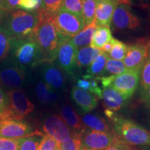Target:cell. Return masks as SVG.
Instances as JSON below:
<instances>
[{
    "label": "cell",
    "mask_w": 150,
    "mask_h": 150,
    "mask_svg": "<svg viewBox=\"0 0 150 150\" xmlns=\"http://www.w3.org/2000/svg\"><path fill=\"white\" fill-rule=\"evenodd\" d=\"M39 21L30 38L38 45L44 56L45 63L56 60L59 46L70 38L60 34L53 20V16L38 9Z\"/></svg>",
    "instance_id": "cell-1"
},
{
    "label": "cell",
    "mask_w": 150,
    "mask_h": 150,
    "mask_svg": "<svg viewBox=\"0 0 150 150\" xmlns=\"http://www.w3.org/2000/svg\"><path fill=\"white\" fill-rule=\"evenodd\" d=\"M0 30L15 40L29 38L39 21L38 11L27 12L23 10L8 13L0 20Z\"/></svg>",
    "instance_id": "cell-2"
},
{
    "label": "cell",
    "mask_w": 150,
    "mask_h": 150,
    "mask_svg": "<svg viewBox=\"0 0 150 150\" xmlns=\"http://www.w3.org/2000/svg\"><path fill=\"white\" fill-rule=\"evenodd\" d=\"M118 138L134 147L150 148V131L131 120L115 114L110 120Z\"/></svg>",
    "instance_id": "cell-3"
},
{
    "label": "cell",
    "mask_w": 150,
    "mask_h": 150,
    "mask_svg": "<svg viewBox=\"0 0 150 150\" xmlns=\"http://www.w3.org/2000/svg\"><path fill=\"white\" fill-rule=\"evenodd\" d=\"M11 54V57L25 70L45 63L40 49L30 38L22 40L13 39Z\"/></svg>",
    "instance_id": "cell-4"
},
{
    "label": "cell",
    "mask_w": 150,
    "mask_h": 150,
    "mask_svg": "<svg viewBox=\"0 0 150 150\" xmlns=\"http://www.w3.org/2000/svg\"><path fill=\"white\" fill-rule=\"evenodd\" d=\"M150 52V38L145 37L137 39L128 47L124 64L127 71L140 72Z\"/></svg>",
    "instance_id": "cell-5"
},
{
    "label": "cell",
    "mask_w": 150,
    "mask_h": 150,
    "mask_svg": "<svg viewBox=\"0 0 150 150\" xmlns=\"http://www.w3.org/2000/svg\"><path fill=\"white\" fill-rule=\"evenodd\" d=\"M53 20L60 34L70 39L85 27L83 18L69 12L63 7L54 15Z\"/></svg>",
    "instance_id": "cell-6"
},
{
    "label": "cell",
    "mask_w": 150,
    "mask_h": 150,
    "mask_svg": "<svg viewBox=\"0 0 150 150\" xmlns=\"http://www.w3.org/2000/svg\"><path fill=\"white\" fill-rule=\"evenodd\" d=\"M25 70L12 58L8 57L0 64V83L11 90L20 88L25 81Z\"/></svg>",
    "instance_id": "cell-7"
},
{
    "label": "cell",
    "mask_w": 150,
    "mask_h": 150,
    "mask_svg": "<svg viewBox=\"0 0 150 150\" xmlns=\"http://www.w3.org/2000/svg\"><path fill=\"white\" fill-rule=\"evenodd\" d=\"M6 94L8 100L9 119L23 120L26 116L33 111L34 104L22 90H11Z\"/></svg>",
    "instance_id": "cell-8"
},
{
    "label": "cell",
    "mask_w": 150,
    "mask_h": 150,
    "mask_svg": "<svg viewBox=\"0 0 150 150\" xmlns=\"http://www.w3.org/2000/svg\"><path fill=\"white\" fill-rule=\"evenodd\" d=\"M117 138L114 131L105 133L86 129L81 138L82 150H106Z\"/></svg>",
    "instance_id": "cell-9"
},
{
    "label": "cell",
    "mask_w": 150,
    "mask_h": 150,
    "mask_svg": "<svg viewBox=\"0 0 150 150\" xmlns=\"http://www.w3.org/2000/svg\"><path fill=\"white\" fill-rule=\"evenodd\" d=\"M42 129L46 135L59 144L67 141L73 133L61 116L56 114H52L45 118Z\"/></svg>",
    "instance_id": "cell-10"
},
{
    "label": "cell",
    "mask_w": 150,
    "mask_h": 150,
    "mask_svg": "<svg viewBox=\"0 0 150 150\" xmlns=\"http://www.w3.org/2000/svg\"><path fill=\"white\" fill-rule=\"evenodd\" d=\"M76 52L77 48L70 39L62 43L56 54L57 65L71 76H73L76 67Z\"/></svg>",
    "instance_id": "cell-11"
},
{
    "label": "cell",
    "mask_w": 150,
    "mask_h": 150,
    "mask_svg": "<svg viewBox=\"0 0 150 150\" xmlns=\"http://www.w3.org/2000/svg\"><path fill=\"white\" fill-rule=\"evenodd\" d=\"M34 132L26 122L16 119L0 120V138L18 140Z\"/></svg>",
    "instance_id": "cell-12"
},
{
    "label": "cell",
    "mask_w": 150,
    "mask_h": 150,
    "mask_svg": "<svg viewBox=\"0 0 150 150\" xmlns=\"http://www.w3.org/2000/svg\"><path fill=\"white\" fill-rule=\"evenodd\" d=\"M112 27L114 30L134 29L140 26V20L133 13L129 4H119L112 18Z\"/></svg>",
    "instance_id": "cell-13"
},
{
    "label": "cell",
    "mask_w": 150,
    "mask_h": 150,
    "mask_svg": "<svg viewBox=\"0 0 150 150\" xmlns=\"http://www.w3.org/2000/svg\"><path fill=\"white\" fill-rule=\"evenodd\" d=\"M139 82L140 72L126 71L114 76L110 87L129 99L138 88Z\"/></svg>",
    "instance_id": "cell-14"
},
{
    "label": "cell",
    "mask_w": 150,
    "mask_h": 150,
    "mask_svg": "<svg viewBox=\"0 0 150 150\" xmlns=\"http://www.w3.org/2000/svg\"><path fill=\"white\" fill-rule=\"evenodd\" d=\"M42 76L45 83L53 90H59L63 88L66 82V78L61 70L54 62L42 64Z\"/></svg>",
    "instance_id": "cell-15"
},
{
    "label": "cell",
    "mask_w": 150,
    "mask_h": 150,
    "mask_svg": "<svg viewBox=\"0 0 150 150\" xmlns=\"http://www.w3.org/2000/svg\"><path fill=\"white\" fill-rule=\"evenodd\" d=\"M96 10L95 20L97 26L110 27L117 6L119 4L118 0H96Z\"/></svg>",
    "instance_id": "cell-16"
},
{
    "label": "cell",
    "mask_w": 150,
    "mask_h": 150,
    "mask_svg": "<svg viewBox=\"0 0 150 150\" xmlns=\"http://www.w3.org/2000/svg\"><path fill=\"white\" fill-rule=\"evenodd\" d=\"M71 97L82 112L87 113L92 111L97 106L98 102L96 97L89 92L73 87L71 91Z\"/></svg>",
    "instance_id": "cell-17"
},
{
    "label": "cell",
    "mask_w": 150,
    "mask_h": 150,
    "mask_svg": "<svg viewBox=\"0 0 150 150\" xmlns=\"http://www.w3.org/2000/svg\"><path fill=\"white\" fill-rule=\"evenodd\" d=\"M106 109L115 112L122 108L126 104L128 98L112 87L105 88L102 90V97Z\"/></svg>",
    "instance_id": "cell-18"
},
{
    "label": "cell",
    "mask_w": 150,
    "mask_h": 150,
    "mask_svg": "<svg viewBox=\"0 0 150 150\" xmlns=\"http://www.w3.org/2000/svg\"><path fill=\"white\" fill-rule=\"evenodd\" d=\"M61 117L74 134L82 136L86 129L82 120L69 104H64L61 108Z\"/></svg>",
    "instance_id": "cell-19"
},
{
    "label": "cell",
    "mask_w": 150,
    "mask_h": 150,
    "mask_svg": "<svg viewBox=\"0 0 150 150\" xmlns=\"http://www.w3.org/2000/svg\"><path fill=\"white\" fill-rule=\"evenodd\" d=\"M83 125L91 130L105 133H112L113 130L110 128L106 120L102 117L94 114H86L82 117Z\"/></svg>",
    "instance_id": "cell-20"
},
{
    "label": "cell",
    "mask_w": 150,
    "mask_h": 150,
    "mask_svg": "<svg viewBox=\"0 0 150 150\" xmlns=\"http://www.w3.org/2000/svg\"><path fill=\"white\" fill-rule=\"evenodd\" d=\"M108 57V54L102 52L97 56V58L91 63L86 70V74L82 77L85 79L92 78H97L102 76L104 72L105 65Z\"/></svg>",
    "instance_id": "cell-21"
},
{
    "label": "cell",
    "mask_w": 150,
    "mask_h": 150,
    "mask_svg": "<svg viewBox=\"0 0 150 150\" xmlns=\"http://www.w3.org/2000/svg\"><path fill=\"white\" fill-rule=\"evenodd\" d=\"M97 27V25L96 22L94 20L92 23L88 26H86L83 30H81L79 33L74 35L73 38H71L72 42L74 43L76 48L85 47H88L89 45H91L94 32H95Z\"/></svg>",
    "instance_id": "cell-22"
},
{
    "label": "cell",
    "mask_w": 150,
    "mask_h": 150,
    "mask_svg": "<svg viewBox=\"0 0 150 150\" xmlns=\"http://www.w3.org/2000/svg\"><path fill=\"white\" fill-rule=\"evenodd\" d=\"M101 52V50L91 46L80 48L76 52V67H88Z\"/></svg>",
    "instance_id": "cell-23"
},
{
    "label": "cell",
    "mask_w": 150,
    "mask_h": 150,
    "mask_svg": "<svg viewBox=\"0 0 150 150\" xmlns=\"http://www.w3.org/2000/svg\"><path fill=\"white\" fill-rule=\"evenodd\" d=\"M111 31L109 27L97 26L91 43V47L101 50L105 44L110 42L112 39Z\"/></svg>",
    "instance_id": "cell-24"
},
{
    "label": "cell",
    "mask_w": 150,
    "mask_h": 150,
    "mask_svg": "<svg viewBox=\"0 0 150 150\" xmlns=\"http://www.w3.org/2000/svg\"><path fill=\"white\" fill-rule=\"evenodd\" d=\"M35 95L42 104H48L55 102L58 99L57 94L45 83L40 82L35 88Z\"/></svg>",
    "instance_id": "cell-25"
},
{
    "label": "cell",
    "mask_w": 150,
    "mask_h": 150,
    "mask_svg": "<svg viewBox=\"0 0 150 150\" xmlns=\"http://www.w3.org/2000/svg\"><path fill=\"white\" fill-rule=\"evenodd\" d=\"M40 131H34L32 134L18 139L19 150H38L43 136Z\"/></svg>",
    "instance_id": "cell-26"
},
{
    "label": "cell",
    "mask_w": 150,
    "mask_h": 150,
    "mask_svg": "<svg viewBox=\"0 0 150 150\" xmlns=\"http://www.w3.org/2000/svg\"><path fill=\"white\" fill-rule=\"evenodd\" d=\"M127 69L122 61H117L110 59L108 56L106 61V65L102 76H108V75H119L126 72Z\"/></svg>",
    "instance_id": "cell-27"
},
{
    "label": "cell",
    "mask_w": 150,
    "mask_h": 150,
    "mask_svg": "<svg viewBox=\"0 0 150 150\" xmlns=\"http://www.w3.org/2000/svg\"><path fill=\"white\" fill-rule=\"evenodd\" d=\"M81 2L82 17L86 27L94 21L97 1L96 0H81Z\"/></svg>",
    "instance_id": "cell-28"
},
{
    "label": "cell",
    "mask_w": 150,
    "mask_h": 150,
    "mask_svg": "<svg viewBox=\"0 0 150 150\" xmlns=\"http://www.w3.org/2000/svg\"><path fill=\"white\" fill-rule=\"evenodd\" d=\"M112 50L108 53L109 54H108V55L110 59L122 61L126 57L129 47L122 41L118 40L117 39L113 38H112Z\"/></svg>",
    "instance_id": "cell-29"
},
{
    "label": "cell",
    "mask_w": 150,
    "mask_h": 150,
    "mask_svg": "<svg viewBox=\"0 0 150 150\" xmlns=\"http://www.w3.org/2000/svg\"><path fill=\"white\" fill-rule=\"evenodd\" d=\"M13 39L0 30V62L6 59L10 55Z\"/></svg>",
    "instance_id": "cell-30"
},
{
    "label": "cell",
    "mask_w": 150,
    "mask_h": 150,
    "mask_svg": "<svg viewBox=\"0 0 150 150\" xmlns=\"http://www.w3.org/2000/svg\"><path fill=\"white\" fill-rule=\"evenodd\" d=\"M81 136L72 133L67 141L59 144V150H82Z\"/></svg>",
    "instance_id": "cell-31"
},
{
    "label": "cell",
    "mask_w": 150,
    "mask_h": 150,
    "mask_svg": "<svg viewBox=\"0 0 150 150\" xmlns=\"http://www.w3.org/2000/svg\"><path fill=\"white\" fill-rule=\"evenodd\" d=\"M63 2V0H42V6L39 9L49 15L54 16L62 6Z\"/></svg>",
    "instance_id": "cell-32"
},
{
    "label": "cell",
    "mask_w": 150,
    "mask_h": 150,
    "mask_svg": "<svg viewBox=\"0 0 150 150\" xmlns=\"http://www.w3.org/2000/svg\"><path fill=\"white\" fill-rule=\"evenodd\" d=\"M140 82L141 91H144L150 87V56L141 69Z\"/></svg>",
    "instance_id": "cell-33"
},
{
    "label": "cell",
    "mask_w": 150,
    "mask_h": 150,
    "mask_svg": "<svg viewBox=\"0 0 150 150\" xmlns=\"http://www.w3.org/2000/svg\"><path fill=\"white\" fill-rule=\"evenodd\" d=\"M61 7L76 16L83 18L81 0H63Z\"/></svg>",
    "instance_id": "cell-34"
},
{
    "label": "cell",
    "mask_w": 150,
    "mask_h": 150,
    "mask_svg": "<svg viewBox=\"0 0 150 150\" xmlns=\"http://www.w3.org/2000/svg\"><path fill=\"white\" fill-rule=\"evenodd\" d=\"M8 100L7 94L0 88V120L9 119Z\"/></svg>",
    "instance_id": "cell-35"
},
{
    "label": "cell",
    "mask_w": 150,
    "mask_h": 150,
    "mask_svg": "<svg viewBox=\"0 0 150 150\" xmlns=\"http://www.w3.org/2000/svg\"><path fill=\"white\" fill-rule=\"evenodd\" d=\"M38 150H59V143L47 135H45Z\"/></svg>",
    "instance_id": "cell-36"
},
{
    "label": "cell",
    "mask_w": 150,
    "mask_h": 150,
    "mask_svg": "<svg viewBox=\"0 0 150 150\" xmlns=\"http://www.w3.org/2000/svg\"><path fill=\"white\" fill-rule=\"evenodd\" d=\"M40 8V6L37 0H20L18 6V9H22L27 12H33Z\"/></svg>",
    "instance_id": "cell-37"
},
{
    "label": "cell",
    "mask_w": 150,
    "mask_h": 150,
    "mask_svg": "<svg viewBox=\"0 0 150 150\" xmlns=\"http://www.w3.org/2000/svg\"><path fill=\"white\" fill-rule=\"evenodd\" d=\"M0 150H19L18 140L0 138Z\"/></svg>",
    "instance_id": "cell-38"
},
{
    "label": "cell",
    "mask_w": 150,
    "mask_h": 150,
    "mask_svg": "<svg viewBox=\"0 0 150 150\" xmlns=\"http://www.w3.org/2000/svg\"><path fill=\"white\" fill-rule=\"evenodd\" d=\"M106 150H138L136 147L129 145L122 140L117 137V140L112 144V145Z\"/></svg>",
    "instance_id": "cell-39"
},
{
    "label": "cell",
    "mask_w": 150,
    "mask_h": 150,
    "mask_svg": "<svg viewBox=\"0 0 150 150\" xmlns=\"http://www.w3.org/2000/svg\"><path fill=\"white\" fill-rule=\"evenodd\" d=\"M76 87L79 88L84 90V91L89 92L91 91V84L90 79H79L76 81Z\"/></svg>",
    "instance_id": "cell-40"
},
{
    "label": "cell",
    "mask_w": 150,
    "mask_h": 150,
    "mask_svg": "<svg viewBox=\"0 0 150 150\" xmlns=\"http://www.w3.org/2000/svg\"><path fill=\"white\" fill-rule=\"evenodd\" d=\"M20 0H4L6 11L7 13L18 10V3Z\"/></svg>",
    "instance_id": "cell-41"
},
{
    "label": "cell",
    "mask_w": 150,
    "mask_h": 150,
    "mask_svg": "<svg viewBox=\"0 0 150 150\" xmlns=\"http://www.w3.org/2000/svg\"><path fill=\"white\" fill-rule=\"evenodd\" d=\"M140 100L147 106H150V87L140 91Z\"/></svg>",
    "instance_id": "cell-42"
},
{
    "label": "cell",
    "mask_w": 150,
    "mask_h": 150,
    "mask_svg": "<svg viewBox=\"0 0 150 150\" xmlns=\"http://www.w3.org/2000/svg\"><path fill=\"white\" fill-rule=\"evenodd\" d=\"M112 47V39H111L110 42H107L106 44H105L102 47V48L101 49V50H102V52H105V53L108 54L110 51H111Z\"/></svg>",
    "instance_id": "cell-43"
},
{
    "label": "cell",
    "mask_w": 150,
    "mask_h": 150,
    "mask_svg": "<svg viewBox=\"0 0 150 150\" xmlns=\"http://www.w3.org/2000/svg\"><path fill=\"white\" fill-rule=\"evenodd\" d=\"M6 13H8L6 11L4 1V0H0V20Z\"/></svg>",
    "instance_id": "cell-44"
},
{
    "label": "cell",
    "mask_w": 150,
    "mask_h": 150,
    "mask_svg": "<svg viewBox=\"0 0 150 150\" xmlns=\"http://www.w3.org/2000/svg\"><path fill=\"white\" fill-rule=\"evenodd\" d=\"M119 1V4H130V0H118Z\"/></svg>",
    "instance_id": "cell-45"
},
{
    "label": "cell",
    "mask_w": 150,
    "mask_h": 150,
    "mask_svg": "<svg viewBox=\"0 0 150 150\" xmlns=\"http://www.w3.org/2000/svg\"><path fill=\"white\" fill-rule=\"evenodd\" d=\"M38 1V3H39V4H40V7H41V6H42V0H37Z\"/></svg>",
    "instance_id": "cell-46"
},
{
    "label": "cell",
    "mask_w": 150,
    "mask_h": 150,
    "mask_svg": "<svg viewBox=\"0 0 150 150\" xmlns=\"http://www.w3.org/2000/svg\"><path fill=\"white\" fill-rule=\"evenodd\" d=\"M150 108V106H149ZM149 125H150V109H149Z\"/></svg>",
    "instance_id": "cell-47"
},
{
    "label": "cell",
    "mask_w": 150,
    "mask_h": 150,
    "mask_svg": "<svg viewBox=\"0 0 150 150\" xmlns=\"http://www.w3.org/2000/svg\"><path fill=\"white\" fill-rule=\"evenodd\" d=\"M143 150H150V148H145V149Z\"/></svg>",
    "instance_id": "cell-48"
},
{
    "label": "cell",
    "mask_w": 150,
    "mask_h": 150,
    "mask_svg": "<svg viewBox=\"0 0 150 150\" xmlns=\"http://www.w3.org/2000/svg\"><path fill=\"white\" fill-rule=\"evenodd\" d=\"M149 54H150V52H149Z\"/></svg>",
    "instance_id": "cell-49"
}]
</instances>
